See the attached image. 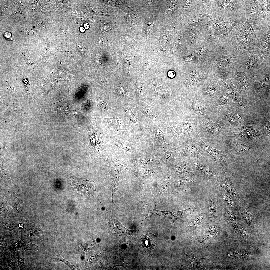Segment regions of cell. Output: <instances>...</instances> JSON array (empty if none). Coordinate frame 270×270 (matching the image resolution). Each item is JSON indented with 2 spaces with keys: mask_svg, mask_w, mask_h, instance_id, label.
Returning <instances> with one entry per match:
<instances>
[{
  "mask_svg": "<svg viewBox=\"0 0 270 270\" xmlns=\"http://www.w3.org/2000/svg\"><path fill=\"white\" fill-rule=\"evenodd\" d=\"M3 35L5 38L7 39L15 41L12 39V34L10 32H5L3 33Z\"/></svg>",
  "mask_w": 270,
  "mask_h": 270,
  "instance_id": "60d3db41",
  "label": "cell"
},
{
  "mask_svg": "<svg viewBox=\"0 0 270 270\" xmlns=\"http://www.w3.org/2000/svg\"><path fill=\"white\" fill-rule=\"evenodd\" d=\"M226 119L229 122L231 126L235 128L241 123L242 118L241 114L237 113H230L223 116L220 120Z\"/></svg>",
  "mask_w": 270,
  "mask_h": 270,
  "instance_id": "cb8c5ba5",
  "label": "cell"
},
{
  "mask_svg": "<svg viewBox=\"0 0 270 270\" xmlns=\"http://www.w3.org/2000/svg\"><path fill=\"white\" fill-rule=\"evenodd\" d=\"M183 143L178 144L176 146L169 149L164 154L160 159L159 163L162 164H171L174 160V158L179 151L182 150Z\"/></svg>",
  "mask_w": 270,
  "mask_h": 270,
  "instance_id": "e0dca14e",
  "label": "cell"
},
{
  "mask_svg": "<svg viewBox=\"0 0 270 270\" xmlns=\"http://www.w3.org/2000/svg\"><path fill=\"white\" fill-rule=\"evenodd\" d=\"M175 158H176V159H179L193 158L202 160H208L213 158L197 145L188 141L183 142L182 150L180 152L177 154Z\"/></svg>",
  "mask_w": 270,
  "mask_h": 270,
  "instance_id": "ba28073f",
  "label": "cell"
},
{
  "mask_svg": "<svg viewBox=\"0 0 270 270\" xmlns=\"http://www.w3.org/2000/svg\"><path fill=\"white\" fill-rule=\"evenodd\" d=\"M138 108L148 118H156L158 117L156 110L149 106L143 104L139 106Z\"/></svg>",
  "mask_w": 270,
  "mask_h": 270,
  "instance_id": "4316f807",
  "label": "cell"
},
{
  "mask_svg": "<svg viewBox=\"0 0 270 270\" xmlns=\"http://www.w3.org/2000/svg\"><path fill=\"white\" fill-rule=\"evenodd\" d=\"M217 230V228L216 226H212L209 230V234L210 235H214L216 233Z\"/></svg>",
  "mask_w": 270,
  "mask_h": 270,
  "instance_id": "ab89813d",
  "label": "cell"
},
{
  "mask_svg": "<svg viewBox=\"0 0 270 270\" xmlns=\"http://www.w3.org/2000/svg\"><path fill=\"white\" fill-rule=\"evenodd\" d=\"M216 182L228 193L240 200L237 192L226 178L222 175L218 178Z\"/></svg>",
  "mask_w": 270,
  "mask_h": 270,
  "instance_id": "ffe728a7",
  "label": "cell"
},
{
  "mask_svg": "<svg viewBox=\"0 0 270 270\" xmlns=\"http://www.w3.org/2000/svg\"><path fill=\"white\" fill-rule=\"evenodd\" d=\"M217 90V88L216 85L211 84L204 89L203 92L206 97L209 98L212 97L215 94Z\"/></svg>",
  "mask_w": 270,
  "mask_h": 270,
  "instance_id": "4dcf8cb0",
  "label": "cell"
},
{
  "mask_svg": "<svg viewBox=\"0 0 270 270\" xmlns=\"http://www.w3.org/2000/svg\"><path fill=\"white\" fill-rule=\"evenodd\" d=\"M157 237L156 235L148 230L146 234H142L140 246L150 254L155 246Z\"/></svg>",
  "mask_w": 270,
  "mask_h": 270,
  "instance_id": "ac0fdd59",
  "label": "cell"
},
{
  "mask_svg": "<svg viewBox=\"0 0 270 270\" xmlns=\"http://www.w3.org/2000/svg\"><path fill=\"white\" fill-rule=\"evenodd\" d=\"M189 141L197 145L211 156L218 167L224 171L226 164L231 156L228 151L218 150L208 145L202 140L197 133L190 138Z\"/></svg>",
  "mask_w": 270,
  "mask_h": 270,
  "instance_id": "8992f818",
  "label": "cell"
},
{
  "mask_svg": "<svg viewBox=\"0 0 270 270\" xmlns=\"http://www.w3.org/2000/svg\"><path fill=\"white\" fill-rule=\"evenodd\" d=\"M52 258L53 259L58 260L64 263L72 270H80L77 264L68 262L62 258L57 250L56 245L54 253Z\"/></svg>",
  "mask_w": 270,
  "mask_h": 270,
  "instance_id": "d4e9b609",
  "label": "cell"
},
{
  "mask_svg": "<svg viewBox=\"0 0 270 270\" xmlns=\"http://www.w3.org/2000/svg\"><path fill=\"white\" fill-rule=\"evenodd\" d=\"M108 164L110 171V182L112 188V199L113 194L119 193L118 190L119 182L124 178L125 162L124 160H118L114 156H110Z\"/></svg>",
  "mask_w": 270,
  "mask_h": 270,
  "instance_id": "52a82bcc",
  "label": "cell"
},
{
  "mask_svg": "<svg viewBox=\"0 0 270 270\" xmlns=\"http://www.w3.org/2000/svg\"><path fill=\"white\" fill-rule=\"evenodd\" d=\"M167 129L169 133L172 138L177 140L182 139L184 142L188 141L189 139L179 126L169 125L167 127Z\"/></svg>",
  "mask_w": 270,
  "mask_h": 270,
  "instance_id": "44dd1931",
  "label": "cell"
},
{
  "mask_svg": "<svg viewBox=\"0 0 270 270\" xmlns=\"http://www.w3.org/2000/svg\"><path fill=\"white\" fill-rule=\"evenodd\" d=\"M189 258L190 263H192L194 266L203 269L205 268L200 262V260L202 258H199L197 257L193 253L192 250L190 254Z\"/></svg>",
  "mask_w": 270,
  "mask_h": 270,
  "instance_id": "1f68e13d",
  "label": "cell"
},
{
  "mask_svg": "<svg viewBox=\"0 0 270 270\" xmlns=\"http://www.w3.org/2000/svg\"><path fill=\"white\" fill-rule=\"evenodd\" d=\"M191 107L199 118H202L204 115V106L199 98H196L193 99L191 103Z\"/></svg>",
  "mask_w": 270,
  "mask_h": 270,
  "instance_id": "603a6c76",
  "label": "cell"
},
{
  "mask_svg": "<svg viewBox=\"0 0 270 270\" xmlns=\"http://www.w3.org/2000/svg\"><path fill=\"white\" fill-rule=\"evenodd\" d=\"M242 214L244 218L249 226H251V223L249 215L246 210L243 209L242 211Z\"/></svg>",
  "mask_w": 270,
  "mask_h": 270,
  "instance_id": "8d00e7d4",
  "label": "cell"
},
{
  "mask_svg": "<svg viewBox=\"0 0 270 270\" xmlns=\"http://www.w3.org/2000/svg\"><path fill=\"white\" fill-rule=\"evenodd\" d=\"M171 174L176 177L185 173L192 172L190 158L176 159L170 164Z\"/></svg>",
  "mask_w": 270,
  "mask_h": 270,
  "instance_id": "7c38bea8",
  "label": "cell"
},
{
  "mask_svg": "<svg viewBox=\"0 0 270 270\" xmlns=\"http://www.w3.org/2000/svg\"><path fill=\"white\" fill-rule=\"evenodd\" d=\"M160 168L157 167L141 170L130 169H126L125 170L127 172L133 174L137 178L140 189L144 194V186L145 182L148 178L155 175L159 172Z\"/></svg>",
  "mask_w": 270,
  "mask_h": 270,
  "instance_id": "5bb4252c",
  "label": "cell"
},
{
  "mask_svg": "<svg viewBox=\"0 0 270 270\" xmlns=\"http://www.w3.org/2000/svg\"><path fill=\"white\" fill-rule=\"evenodd\" d=\"M125 165L128 167L126 169H137L148 166L154 162L152 158H143L137 155L124 160Z\"/></svg>",
  "mask_w": 270,
  "mask_h": 270,
  "instance_id": "9a60e30c",
  "label": "cell"
},
{
  "mask_svg": "<svg viewBox=\"0 0 270 270\" xmlns=\"http://www.w3.org/2000/svg\"><path fill=\"white\" fill-rule=\"evenodd\" d=\"M208 236L202 235L199 237L194 242L198 246L206 248L209 246Z\"/></svg>",
  "mask_w": 270,
  "mask_h": 270,
  "instance_id": "83f0119b",
  "label": "cell"
},
{
  "mask_svg": "<svg viewBox=\"0 0 270 270\" xmlns=\"http://www.w3.org/2000/svg\"><path fill=\"white\" fill-rule=\"evenodd\" d=\"M196 59V58L193 56H188L186 60L187 62H191L194 61Z\"/></svg>",
  "mask_w": 270,
  "mask_h": 270,
  "instance_id": "b9f144b4",
  "label": "cell"
},
{
  "mask_svg": "<svg viewBox=\"0 0 270 270\" xmlns=\"http://www.w3.org/2000/svg\"><path fill=\"white\" fill-rule=\"evenodd\" d=\"M167 171L156 188V193L157 195L163 193L172 184L171 180V172L170 164L168 165Z\"/></svg>",
  "mask_w": 270,
  "mask_h": 270,
  "instance_id": "d6986e66",
  "label": "cell"
},
{
  "mask_svg": "<svg viewBox=\"0 0 270 270\" xmlns=\"http://www.w3.org/2000/svg\"><path fill=\"white\" fill-rule=\"evenodd\" d=\"M226 136L244 140L261 144L262 134L260 129L255 125L248 124L238 126L228 131Z\"/></svg>",
  "mask_w": 270,
  "mask_h": 270,
  "instance_id": "5b68a950",
  "label": "cell"
},
{
  "mask_svg": "<svg viewBox=\"0 0 270 270\" xmlns=\"http://www.w3.org/2000/svg\"><path fill=\"white\" fill-rule=\"evenodd\" d=\"M236 229L240 233L244 234L246 233V230L244 227L241 224L236 223L234 224Z\"/></svg>",
  "mask_w": 270,
  "mask_h": 270,
  "instance_id": "f35d334b",
  "label": "cell"
},
{
  "mask_svg": "<svg viewBox=\"0 0 270 270\" xmlns=\"http://www.w3.org/2000/svg\"><path fill=\"white\" fill-rule=\"evenodd\" d=\"M230 138L222 141L218 146L223 151H228L231 156L239 158H250L258 154L260 151L259 144L237 138Z\"/></svg>",
  "mask_w": 270,
  "mask_h": 270,
  "instance_id": "6da1fadb",
  "label": "cell"
},
{
  "mask_svg": "<svg viewBox=\"0 0 270 270\" xmlns=\"http://www.w3.org/2000/svg\"><path fill=\"white\" fill-rule=\"evenodd\" d=\"M84 26L85 28L86 29H88L89 28V26L88 24L87 23L85 24H84Z\"/></svg>",
  "mask_w": 270,
  "mask_h": 270,
  "instance_id": "7bdbcfd3",
  "label": "cell"
},
{
  "mask_svg": "<svg viewBox=\"0 0 270 270\" xmlns=\"http://www.w3.org/2000/svg\"><path fill=\"white\" fill-rule=\"evenodd\" d=\"M208 208L210 214L213 216L215 215L217 211V205L215 200L212 198H210Z\"/></svg>",
  "mask_w": 270,
  "mask_h": 270,
  "instance_id": "d6a6232c",
  "label": "cell"
},
{
  "mask_svg": "<svg viewBox=\"0 0 270 270\" xmlns=\"http://www.w3.org/2000/svg\"><path fill=\"white\" fill-rule=\"evenodd\" d=\"M224 83L228 90L230 96L232 98L233 101L235 103L243 108H246L244 103L239 96V94L234 87L226 82H224Z\"/></svg>",
  "mask_w": 270,
  "mask_h": 270,
  "instance_id": "7402d4cb",
  "label": "cell"
},
{
  "mask_svg": "<svg viewBox=\"0 0 270 270\" xmlns=\"http://www.w3.org/2000/svg\"><path fill=\"white\" fill-rule=\"evenodd\" d=\"M142 222L143 221L140 228L136 230L127 229L123 226L119 220L114 218L109 220L107 226L110 232L114 236H136L139 234L142 231Z\"/></svg>",
  "mask_w": 270,
  "mask_h": 270,
  "instance_id": "30bf717a",
  "label": "cell"
},
{
  "mask_svg": "<svg viewBox=\"0 0 270 270\" xmlns=\"http://www.w3.org/2000/svg\"><path fill=\"white\" fill-rule=\"evenodd\" d=\"M202 219L200 216H196L193 217L189 224L190 228L193 231L196 230L200 224Z\"/></svg>",
  "mask_w": 270,
  "mask_h": 270,
  "instance_id": "f546056e",
  "label": "cell"
},
{
  "mask_svg": "<svg viewBox=\"0 0 270 270\" xmlns=\"http://www.w3.org/2000/svg\"><path fill=\"white\" fill-rule=\"evenodd\" d=\"M192 172L199 180L216 182L223 171L216 165L213 158L205 160L190 158Z\"/></svg>",
  "mask_w": 270,
  "mask_h": 270,
  "instance_id": "7a4b0ae2",
  "label": "cell"
},
{
  "mask_svg": "<svg viewBox=\"0 0 270 270\" xmlns=\"http://www.w3.org/2000/svg\"><path fill=\"white\" fill-rule=\"evenodd\" d=\"M80 30L81 32H83L85 31V29L84 28L82 27L80 28Z\"/></svg>",
  "mask_w": 270,
  "mask_h": 270,
  "instance_id": "ee69618b",
  "label": "cell"
},
{
  "mask_svg": "<svg viewBox=\"0 0 270 270\" xmlns=\"http://www.w3.org/2000/svg\"><path fill=\"white\" fill-rule=\"evenodd\" d=\"M228 217L231 221H234L236 219V215L235 213L231 210H228L226 212Z\"/></svg>",
  "mask_w": 270,
  "mask_h": 270,
  "instance_id": "74e56055",
  "label": "cell"
},
{
  "mask_svg": "<svg viewBox=\"0 0 270 270\" xmlns=\"http://www.w3.org/2000/svg\"><path fill=\"white\" fill-rule=\"evenodd\" d=\"M192 208H189L185 210L178 211H167L156 209L148 210L146 214V219L151 220L156 216L162 217L173 220L172 224L178 220L186 218L192 210Z\"/></svg>",
  "mask_w": 270,
  "mask_h": 270,
  "instance_id": "9c48e42d",
  "label": "cell"
},
{
  "mask_svg": "<svg viewBox=\"0 0 270 270\" xmlns=\"http://www.w3.org/2000/svg\"><path fill=\"white\" fill-rule=\"evenodd\" d=\"M126 113L128 118L131 120L135 123L136 124L138 123L137 119L136 117L131 111L128 110H126Z\"/></svg>",
  "mask_w": 270,
  "mask_h": 270,
  "instance_id": "d590c367",
  "label": "cell"
},
{
  "mask_svg": "<svg viewBox=\"0 0 270 270\" xmlns=\"http://www.w3.org/2000/svg\"><path fill=\"white\" fill-rule=\"evenodd\" d=\"M195 128L193 122L189 120L184 121L182 124V130L184 133L190 137L189 139L197 133L194 132Z\"/></svg>",
  "mask_w": 270,
  "mask_h": 270,
  "instance_id": "484cf974",
  "label": "cell"
},
{
  "mask_svg": "<svg viewBox=\"0 0 270 270\" xmlns=\"http://www.w3.org/2000/svg\"><path fill=\"white\" fill-rule=\"evenodd\" d=\"M106 145L107 152L119 160L134 157L138 154L140 150L139 146L126 139L112 138L107 141Z\"/></svg>",
  "mask_w": 270,
  "mask_h": 270,
  "instance_id": "3957f363",
  "label": "cell"
},
{
  "mask_svg": "<svg viewBox=\"0 0 270 270\" xmlns=\"http://www.w3.org/2000/svg\"><path fill=\"white\" fill-rule=\"evenodd\" d=\"M200 180L192 172H188L176 177L172 184L176 188H182L194 184L198 182Z\"/></svg>",
  "mask_w": 270,
  "mask_h": 270,
  "instance_id": "2e32d148",
  "label": "cell"
},
{
  "mask_svg": "<svg viewBox=\"0 0 270 270\" xmlns=\"http://www.w3.org/2000/svg\"><path fill=\"white\" fill-rule=\"evenodd\" d=\"M263 134L268 139V141L270 142V120L266 121L264 123L263 127V130L262 132Z\"/></svg>",
  "mask_w": 270,
  "mask_h": 270,
  "instance_id": "836d02e7",
  "label": "cell"
},
{
  "mask_svg": "<svg viewBox=\"0 0 270 270\" xmlns=\"http://www.w3.org/2000/svg\"><path fill=\"white\" fill-rule=\"evenodd\" d=\"M221 196L222 198L228 205L231 206H233L234 202L233 199L230 196L224 193L221 194Z\"/></svg>",
  "mask_w": 270,
  "mask_h": 270,
  "instance_id": "e575fe53",
  "label": "cell"
},
{
  "mask_svg": "<svg viewBox=\"0 0 270 270\" xmlns=\"http://www.w3.org/2000/svg\"><path fill=\"white\" fill-rule=\"evenodd\" d=\"M225 128L223 123H216L210 119L206 124L199 127L197 134L204 142L215 148L221 143V134Z\"/></svg>",
  "mask_w": 270,
  "mask_h": 270,
  "instance_id": "277c9868",
  "label": "cell"
},
{
  "mask_svg": "<svg viewBox=\"0 0 270 270\" xmlns=\"http://www.w3.org/2000/svg\"><path fill=\"white\" fill-rule=\"evenodd\" d=\"M217 105L218 106L221 108L227 107L230 104V100L228 96L226 95L221 96L217 101Z\"/></svg>",
  "mask_w": 270,
  "mask_h": 270,
  "instance_id": "f1b7e54d",
  "label": "cell"
},
{
  "mask_svg": "<svg viewBox=\"0 0 270 270\" xmlns=\"http://www.w3.org/2000/svg\"><path fill=\"white\" fill-rule=\"evenodd\" d=\"M71 182L73 188L82 195L90 196L95 191L96 188L93 184L94 182L88 180L85 178L74 179L71 180Z\"/></svg>",
  "mask_w": 270,
  "mask_h": 270,
  "instance_id": "8fae6325",
  "label": "cell"
},
{
  "mask_svg": "<svg viewBox=\"0 0 270 270\" xmlns=\"http://www.w3.org/2000/svg\"><path fill=\"white\" fill-rule=\"evenodd\" d=\"M160 124L150 128L147 135V139L152 145L158 146L160 148L169 147L170 144L166 143L164 140L165 133L160 130Z\"/></svg>",
  "mask_w": 270,
  "mask_h": 270,
  "instance_id": "4fadbf2b",
  "label": "cell"
}]
</instances>
